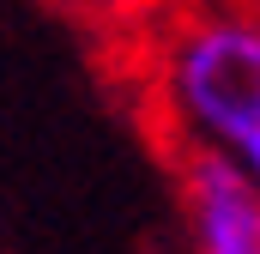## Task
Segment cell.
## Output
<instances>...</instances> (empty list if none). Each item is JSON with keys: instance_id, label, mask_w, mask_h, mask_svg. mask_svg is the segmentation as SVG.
<instances>
[{"instance_id": "obj_2", "label": "cell", "mask_w": 260, "mask_h": 254, "mask_svg": "<svg viewBox=\"0 0 260 254\" xmlns=\"http://www.w3.org/2000/svg\"><path fill=\"white\" fill-rule=\"evenodd\" d=\"M176 206L188 254H260V182L218 151L176 145Z\"/></svg>"}, {"instance_id": "obj_1", "label": "cell", "mask_w": 260, "mask_h": 254, "mask_svg": "<svg viewBox=\"0 0 260 254\" xmlns=\"http://www.w3.org/2000/svg\"><path fill=\"white\" fill-rule=\"evenodd\" d=\"M157 91L176 145L218 151L260 182V18L194 12L176 24L157 61Z\"/></svg>"}]
</instances>
